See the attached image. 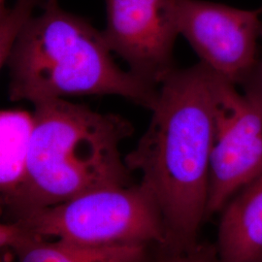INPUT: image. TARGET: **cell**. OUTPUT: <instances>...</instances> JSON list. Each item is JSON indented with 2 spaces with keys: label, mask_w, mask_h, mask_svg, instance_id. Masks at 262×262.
<instances>
[{
  "label": "cell",
  "mask_w": 262,
  "mask_h": 262,
  "mask_svg": "<svg viewBox=\"0 0 262 262\" xmlns=\"http://www.w3.org/2000/svg\"><path fill=\"white\" fill-rule=\"evenodd\" d=\"M214 76L200 61L170 72L159 85L147 130L124 157L158 205L168 249L195 246L207 217L215 132Z\"/></svg>",
  "instance_id": "6da1fadb"
},
{
  "label": "cell",
  "mask_w": 262,
  "mask_h": 262,
  "mask_svg": "<svg viewBox=\"0 0 262 262\" xmlns=\"http://www.w3.org/2000/svg\"><path fill=\"white\" fill-rule=\"evenodd\" d=\"M16 39L4 66L11 101L32 104L68 95H117L151 110L159 86L118 66L103 31L45 0Z\"/></svg>",
  "instance_id": "7a4b0ae2"
},
{
  "label": "cell",
  "mask_w": 262,
  "mask_h": 262,
  "mask_svg": "<svg viewBox=\"0 0 262 262\" xmlns=\"http://www.w3.org/2000/svg\"><path fill=\"white\" fill-rule=\"evenodd\" d=\"M33 105L27 176L10 210L14 217L95 189L132 185L120 150L133 133L127 120L64 98Z\"/></svg>",
  "instance_id": "3957f363"
},
{
  "label": "cell",
  "mask_w": 262,
  "mask_h": 262,
  "mask_svg": "<svg viewBox=\"0 0 262 262\" xmlns=\"http://www.w3.org/2000/svg\"><path fill=\"white\" fill-rule=\"evenodd\" d=\"M28 237L84 245L157 243L167 237L158 205L141 186L104 187L10 222Z\"/></svg>",
  "instance_id": "277c9868"
},
{
  "label": "cell",
  "mask_w": 262,
  "mask_h": 262,
  "mask_svg": "<svg viewBox=\"0 0 262 262\" xmlns=\"http://www.w3.org/2000/svg\"><path fill=\"white\" fill-rule=\"evenodd\" d=\"M179 35L216 75L239 85L257 63L261 13L204 0H170Z\"/></svg>",
  "instance_id": "5b68a950"
},
{
  "label": "cell",
  "mask_w": 262,
  "mask_h": 262,
  "mask_svg": "<svg viewBox=\"0 0 262 262\" xmlns=\"http://www.w3.org/2000/svg\"><path fill=\"white\" fill-rule=\"evenodd\" d=\"M214 75L215 132L207 216L222 212L262 174V110L237 90L238 85Z\"/></svg>",
  "instance_id": "8992f818"
},
{
  "label": "cell",
  "mask_w": 262,
  "mask_h": 262,
  "mask_svg": "<svg viewBox=\"0 0 262 262\" xmlns=\"http://www.w3.org/2000/svg\"><path fill=\"white\" fill-rule=\"evenodd\" d=\"M170 0H105L104 36L113 53L147 84L159 86L176 67L179 36L171 18Z\"/></svg>",
  "instance_id": "52a82bcc"
},
{
  "label": "cell",
  "mask_w": 262,
  "mask_h": 262,
  "mask_svg": "<svg viewBox=\"0 0 262 262\" xmlns=\"http://www.w3.org/2000/svg\"><path fill=\"white\" fill-rule=\"evenodd\" d=\"M0 243L14 254L15 262H145L148 245H84L35 239L19 233L10 223L1 225Z\"/></svg>",
  "instance_id": "ba28073f"
},
{
  "label": "cell",
  "mask_w": 262,
  "mask_h": 262,
  "mask_svg": "<svg viewBox=\"0 0 262 262\" xmlns=\"http://www.w3.org/2000/svg\"><path fill=\"white\" fill-rule=\"evenodd\" d=\"M219 262H262V174L222 210Z\"/></svg>",
  "instance_id": "9c48e42d"
},
{
  "label": "cell",
  "mask_w": 262,
  "mask_h": 262,
  "mask_svg": "<svg viewBox=\"0 0 262 262\" xmlns=\"http://www.w3.org/2000/svg\"><path fill=\"white\" fill-rule=\"evenodd\" d=\"M33 129V112L6 109L0 113V193L2 205L9 211L25 184Z\"/></svg>",
  "instance_id": "30bf717a"
},
{
  "label": "cell",
  "mask_w": 262,
  "mask_h": 262,
  "mask_svg": "<svg viewBox=\"0 0 262 262\" xmlns=\"http://www.w3.org/2000/svg\"><path fill=\"white\" fill-rule=\"evenodd\" d=\"M45 0H16L13 7L0 6V61L5 64L7 56L23 28L34 15L36 7Z\"/></svg>",
  "instance_id": "8fae6325"
},
{
  "label": "cell",
  "mask_w": 262,
  "mask_h": 262,
  "mask_svg": "<svg viewBox=\"0 0 262 262\" xmlns=\"http://www.w3.org/2000/svg\"><path fill=\"white\" fill-rule=\"evenodd\" d=\"M168 255L159 262H219L216 254H209L195 245L183 250L168 249Z\"/></svg>",
  "instance_id": "7c38bea8"
},
{
  "label": "cell",
  "mask_w": 262,
  "mask_h": 262,
  "mask_svg": "<svg viewBox=\"0 0 262 262\" xmlns=\"http://www.w3.org/2000/svg\"><path fill=\"white\" fill-rule=\"evenodd\" d=\"M240 86L244 94L262 110V57Z\"/></svg>",
  "instance_id": "4fadbf2b"
},
{
  "label": "cell",
  "mask_w": 262,
  "mask_h": 262,
  "mask_svg": "<svg viewBox=\"0 0 262 262\" xmlns=\"http://www.w3.org/2000/svg\"><path fill=\"white\" fill-rule=\"evenodd\" d=\"M5 1H6V0H0V6L6 5V4H5Z\"/></svg>",
  "instance_id": "5bb4252c"
},
{
  "label": "cell",
  "mask_w": 262,
  "mask_h": 262,
  "mask_svg": "<svg viewBox=\"0 0 262 262\" xmlns=\"http://www.w3.org/2000/svg\"><path fill=\"white\" fill-rule=\"evenodd\" d=\"M258 10H259V11H260V13H261V14H262V7H261V8H260V9H258Z\"/></svg>",
  "instance_id": "9a60e30c"
}]
</instances>
